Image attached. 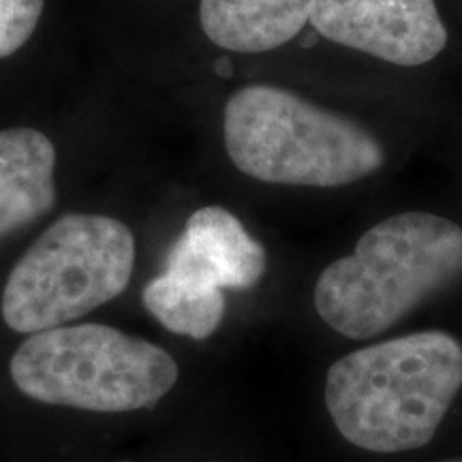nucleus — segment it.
<instances>
[{
    "label": "nucleus",
    "mask_w": 462,
    "mask_h": 462,
    "mask_svg": "<svg viewBox=\"0 0 462 462\" xmlns=\"http://www.w3.org/2000/svg\"><path fill=\"white\" fill-rule=\"evenodd\" d=\"M265 265V248L238 218L221 206H204L189 217L163 273L143 287V306L165 330L204 340L221 326L225 289L255 287Z\"/></svg>",
    "instance_id": "nucleus-6"
},
{
    "label": "nucleus",
    "mask_w": 462,
    "mask_h": 462,
    "mask_svg": "<svg viewBox=\"0 0 462 462\" xmlns=\"http://www.w3.org/2000/svg\"><path fill=\"white\" fill-rule=\"evenodd\" d=\"M9 368L32 401L95 413L152 409L178 381L165 349L99 323L31 334Z\"/></svg>",
    "instance_id": "nucleus-4"
},
{
    "label": "nucleus",
    "mask_w": 462,
    "mask_h": 462,
    "mask_svg": "<svg viewBox=\"0 0 462 462\" xmlns=\"http://www.w3.org/2000/svg\"><path fill=\"white\" fill-rule=\"evenodd\" d=\"M133 265L135 238L125 223L101 215L58 218L11 270L3 319L20 334L65 326L118 298Z\"/></svg>",
    "instance_id": "nucleus-5"
},
{
    "label": "nucleus",
    "mask_w": 462,
    "mask_h": 462,
    "mask_svg": "<svg viewBox=\"0 0 462 462\" xmlns=\"http://www.w3.org/2000/svg\"><path fill=\"white\" fill-rule=\"evenodd\" d=\"M45 0H0V58L15 54L32 37Z\"/></svg>",
    "instance_id": "nucleus-10"
},
{
    "label": "nucleus",
    "mask_w": 462,
    "mask_h": 462,
    "mask_svg": "<svg viewBox=\"0 0 462 462\" xmlns=\"http://www.w3.org/2000/svg\"><path fill=\"white\" fill-rule=\"evenodd\" d=\"M56 148L37 129L0 131V240L48 215L56 201Z\"/></svg>",
    "instance_id": "nucleus-8"
},
{
    "label": "nucleus",
    "mask_w": 462,
    "mask_h": 462,
    "mask_svg": "<svg viewBox=\"0 0 462 462\" xmlns=\"http://www.w3.org/2000/svg\"><path fill=\"white\" fill-rule=\"evenodd\" d=\"M309 22L321 37L398 67L424 65L448 43L435 0H313Z\"/></svg>",
    "instance_id": "nucleus-7"
},
{
    "label": "nucleus",
    "mask_w": 462,
    "mask_h": 462,
    "mask_svg": "<svg viewBox=\"0 0 462 462\" xmlns=\"http://www.w3.org/2000/svg\"><path fill=\"white\" fill-rule=\"evenodd\" d=\"M231 163L262 182L343 187L383 165L377 137L345 116L276 86H246L223 114Z\"/></svg>",
    "instance_id": "nucleus-3"
},
{
    "label": "nucleus",
    "mask_w": 462,
    "mask_h": 462,
    "mask_svg": "<svg viewBox=\"0 0 462 462\" xmlns=\"http://www.w3.org/2000/svg\"><path fill=\"white\" fill-rule=\"evenodd\" d=\"M462 279V227L404 212L366 231L351 255L323 270L315 309L332 330L368 340Z\"/></svg>",
    "instance_id": "nucleus-2"
},
{
    "label": "nucleus",
    "mask_w": 462,
    "mask_h": 462,
    "mask_svg": "<svg viewBox=\"0 0 462 462\" xmlns=\"http://www.w3.org/2000/svg\"><path fill=\"white\" fill-rule=\"evenodd\" d=\"M462 388V346L446 332H418L340 357L326 404L340 435L379 454L426 446Z\"/></svg>",
    "instance_id": "nucleus-1"
},
{
    "label": "nucleus",
    "mask_w": 462,
    "mask_h": 462,
    "mask_svg": "<svg viewBox=\"0 0 462 462\" xmlns=\"http://www.w3.org/2000/svg\"><path fill=\"white\" fill-rule=\"evenodd\" d=\"M310 7L313 0H201L199 22L218 48L255 54L291 42Z\"/></svg>",
    "instance_id": "nucleus-9"
}]
</instances>
